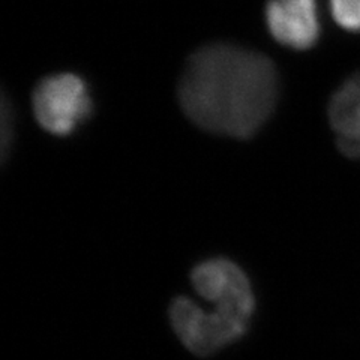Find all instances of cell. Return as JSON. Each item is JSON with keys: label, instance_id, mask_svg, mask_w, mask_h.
Returning <instances> with one entry per match:
<instances>
[{"label": "cell", "instance_id": "6da1fadb", "mask_svg": "<svg viewBox=\"0 0 360 360\" xmlns=\"http://www.w3.org/2000/svg\"><path fill=\"white\" fill-rule=\"evenodd\" d=\"M279 95L278 71L267 56L231 44L197 50L179 83L180 107L212 134L251 139L272 115Z\"/></svg>", "mask_w": 360, "mask_h": 360}, {"label": "cell", "instance_id": "7a4b0ae2", "mask_svg": "<svg viewBox=\"0 0 360 360\" xmlns=\"http://www.w3.org/2000/svg\"><path fill=\"white\" fill-rule=\"evenodd\" d=\"M32 108L39 125L53 135H70L92 115L89 87L75 74H54L41 80L32 95Z\"/></svg>", "mask_w": 360, "mask_h": 360}, {"label": "cell", "instance_id": "3957f363", "mask_svg": "<svg viewBox=\"0 0 360 360\" xmlns=\"http://www.w3.org/2000/svg\"><path fill=\"white\" fill-rule=\"evenodd\" d=\"M170 320L179 340L198 356L213 354L239 340L250 324V320L218 308L207 312L185 296L172 302Z\"/></svg>", "mask_w": 360, "mask_h": 360}, {"label": "cell", "instance_id": "277c9868", "mask_svg": "<svg viewBox=\"0 0 360 360\" xmlns=\"http://www.w3.org/2000/svg\"><path fill=\"white\" fill-rule=\"evenodd\" d=\"M198 295L218 309L251 320L255 297L243 270L227 258H210L197 264L191 274Z\"/></svg>", "mask_w": 360, "mask_h": 360}, {"label": "cell", "instance_id": "5b68a950", "mask_svg": "<svg viewBox=\"0 0 360 360\" xmlns=\"http://www.w3.org/2000/svg\"><path fill=\"white\" fill-rule=\"evenodd\" d=\"M264 17L270 35L284 47L309 50L320 39L317 0H269Z\"/></svg>", "mask_w": 360, "mask_h": 360}, {"label": "cell", "instance_id": "8992f818", "mask_svg": "<svg viewBox=\"0 0 360 360\" xmlns=\"http://www.w3.org/2000/svg\"><path fill=\"white\" fill-rule=\"evenodd\" d=\"M328 116L340 150L348 158H360V72L333 94Z\"/></svg>", "mask_w": 360, "mask_h": 360}, {"label": "cell", "instance_id": "52a82bcc", "mask_svg": "<svg viewBox=\"0 0 360 360\" xmlns=\"http://www.w3.org/2000/svg\"><path fill=\"white\" fill-rule=\"evenodd\" d=\"M329 9L338 26L350 33H360V0H329Z\"/></svg>", "mask_w": 360, "mask_h": 360}, {"label": "cell", "instance_id": "ba28073f", "mask_svg": "<svg viewBox=\"0 0 360 360\" xmlns=\"http://www.w3.org/2000/svg\"><path fill=\"white\" fill-rule=\"evenodd\" d=\"M11 120V112H9V107L6 104V99L4 98V103H2V160L8 156V149H9V144L11 140H13V127H9L8 123Z\"/></svg>", "mask_w": 360, "mask_h": 360}]
</instances>
